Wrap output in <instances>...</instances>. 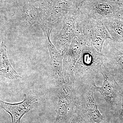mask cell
I'll use <instances>...</instances> for the list:
<instances>
[{"instance_id": "7c38bea8", "label": "cell", "mask_w": 123, "mask_h": 123, "mask_svg": "<svg viewBox=\"0 0 123 123\" xmlns=\"http://www.w3.org/2000/svg\"><path fill=\"white\" fill-rule=\"evenodd\" d=\"M116 46L123 49V21L114 17L103 21Z\"/></svg>"}, {"instance_id": "52a82bcc", "label": "cell", "mask_w": 123, "mask_h": 123, "mask_svg": "<svg viewBox=\"0 0 123 123\" xmlns=\"http://www.w3.org/2000/svg\"><path fill=\"white\" fill-rule=\"evenodd\" d=\"M101 73L103 78V85L99 87L94 84L92 86V89L94 92L100 93L111 110L120 111L121 97L117 88V82L112 76L102 68Z\"/></svg>"}, {"instance_id": "5b68a950", "label": "cell", "mask_w": 123, "mask_h": 123, "mask_svg": "<svg viewBox=\"0 0 123 123\" xmlns=\"http://www.w3.org/2000/svg\"><path fill=\"white\" fill-rule=\"evenodd\" d=\"M75 112L85 123H100L103 117L98 109L91 87H85L82 93L77 97Z\"/></svg>"}, {"instance_id": "2e32d148", "label": "cell", "mask_w": 123, "mask_h": 123, "mask_svg": "<svg viewBox=\"0 0 123 123\" xmlns=\"http://www.w3.org/2000/svg\"><path fill=\"white\" fill-rule=\"evenodd\" d=\"M84 120L77 115V116L74 117L70 123H84Z\"/></svg>"}, {"instance_id": "e0dca14e", "label": "cell", "mask_w": 123, "mask_h": 123, "mask_svg": "<svg viewBox=\"0 0 123 123\" xmlns=\"http://www.w3.org/2000/svg\"><path fill=\"white\" fill-rule=\"evenodd\" d=\"M118 3L120 7V9L123 8V0H114Z\"/></svg>"}, {"instance_id": "ba28073f", "label": "cell", "mask_w": 123, "mask_h": 123, "mask_svg": "<svg viewBox=\"0 0 123 123\" xmlns=\"http://www.w3.org/2000/svg\"><path fill=\"white\" fill-rule=\"evenodd\" d=\"M78 12V7L68 13L65 18L61 31L56 38V46L59 52L62 56L76 35V21Z\"/></svg>"}, {"instance_id": "5bb4252c", "label": "cell", "mask_w": 123, "mask_h": 123, "mask_svg": "<svg viewBox=\"0 0 123 123\" xmlns=\"http://www.w3.org/2000/svg\"><path fill=\"white\" fill-rule=\"evenodd\" d=\"M117 86L121 97V104L119 118L121 121L123 123V84H119L117 82Z\"/></svg>"}, {"instance_id": "277c9868", "label": "cell", "mask_w": 123, "mask_h": 123, "mask_svg": "<svg viewBox=\"0 0 123 123\" xmlns=\"http://www.w3.org/2000/svg\"><path fill=\"white\" fill-rule=\"evenodd\" d=\"M78 8L88 18L101 21L114 17L120 9L114 0H84Z\"/></svg>"}, {"instance_id": "8992f818", "label": "cell", "mask_w": 123, "mask_h": 123, "mask_svg": "<svg viewBox=\"0 0 123 123\" xmlns=\"http://www.w3.org/2000/svg\"><path fill=\"white\" fill-rule=\"evenodd\" d=\"M102 51L105 57L102 68L118 84H123V49L117 47L112 40L108 39L104 42Z\"/></svg>"}, {"instance_id": "8fae6325", "label": "cell", "mask_w": 123, "mask_h": 123, "mask_svg": "<svg viewBox=\"0 0 123 123\" xmlns=\"http://www.w3.org/2000/svg\"><path fill=\"white\" fill-rule=\"evenodd\" d=\"M47 35V44L50 57V73L52 82L56 87L65 84L63 70V56L57 51L49 39L50 30L44 31Z\"/></svg>"}, {"instance_id": "4fadbf2b", "label": "cell", "mask_w": 123, "mask_h": 123, "mask_svg": "<svg viewBox=\"0 0 123 123\" xmlns=\"http://www.w3.org/2000/svg\"><path fill=\"white\" fill-rule=\"evenodd\" d=\"M0 74L8 79L12 80L22 78L12 68L9 61L5 49L4 48L0 50Z\"/></svg>"}, {"instance_id": "9a60e30c", "label": "cell", "mask_w": 123, "mask_h": 123, "mask_svg": "<svg viewBox=\"0 0 123 123\" xmlns=\"http://www.w3.org/2000/svg\"><path fill=\"white\" fill-rule=\"evenodd\" d=\"M114 17L123 21V8L120 9Z\"/></svg>"}, {"instance_id": "30bf717a", "label": "cell", "mask_w": 123, "mask_h": 123, "mask_svg": "<svg viewBox=\"0 0 123 123\" xmlns=\"http://www.w3.org/2000/svg\"><path fill=\"white\" fill-rule=\"evenodd\" d=\"M81 50V42L77 33L63 55V73L67 81L75 80L74 69Z\"/></svg>"}, {"instance_id": "6da1fadb", "label": "cell", "mask_w": 123, "mask_h": 123, "mask_svg": "<svg viewBox=\"0 0 123 123\" xmlns=\"http://www.w3.org/2000/svg\"><path fill=\"white\" fill-rule=\"evenodd\" d=\"M77 34L81 42L82 50L74 69L75 82L79 80L84 84V87H91L95 84V77L101 73L105 56L96 50L89 39Z\"/></svg>"}, {"instance_id": "7a4b0ae2", "label": "cell", "mask_w": 123, "mask_h": 123, "mask_svg": "<svg viewBox=\"0 0 123 123\" xmlns=\"http://www.w3.org/2000/svg\"><path fill=\"white\" fill-rule=\"evenodd\" d=\"M77 31L88 38L94 48L102 53L104 42L112 40L107 29L101 21L89 18L82 13L78 9L76 21Z\"/></svg>"}, {"instance_id": "9c48e42d", "label": "cell", "mask_w": 123, "mask_h": 123, "mask_svg": "<svg viewBox=\"0 0 123 123\" xmlns=\"http://www.w3.org/2000/svg\"><path fill=\"white\" fill-rule=\"evenodd\" d=\"M39 101L38 98L35 95L26 94L23 101L18 103H9L0 99V107L10 115L12 123H20L23 116L33 109Z\"/></svg>"}, {"instance_id": "3957f363", "label": "cell", "mask_w": 123, "mask_h": 123, "mask_svg": "<svg viewBox=\"0 0 123 123\" xmlns=\"http://www.w3.org/2000/svg\"><path fill=\"white\" fill-rule=\"evenodd\" d=\"M64 85L56 87L58 98L56 109L57 123H63L70 118L76 109L77 96L75 80H68Z\"/></svg>"}]
</instances>
